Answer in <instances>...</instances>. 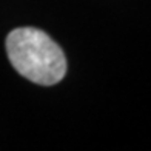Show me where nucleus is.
<instances>
[{"instance_id":"obj_1","label":"nucleus","mask_w":151,"mask_h":151,"mask_svg":"<svg viewBox=\"0 0 151 151\" xmlns=\"http://www.w3.org/2000/svg\"><path fill=\"white\" fill-rule=\"evenodd\" d=\"M6 52L14 70L37 85H56L66 74L62 48L37 28H16L6 37Z\"/></svg>"}]
</instances>
